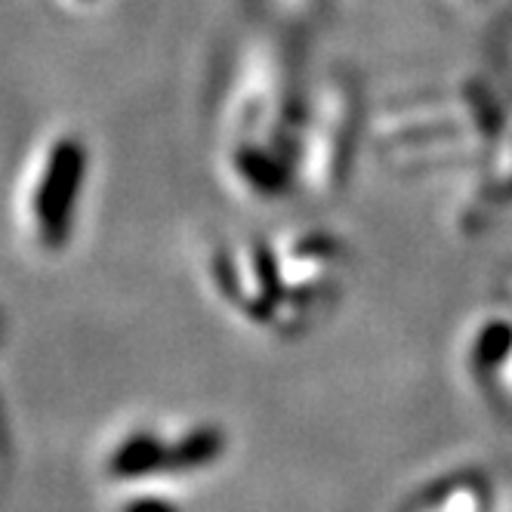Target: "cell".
<instances>
[{"label":"cell","instance_id":"6da1fadb","mask_svg":"<svg viewBox=\"0 0 512 512\" xmlns=\"http://www.w3.org/2000/svg\"><path fill=\"white\" fill-rule=\"evenodd\" d=\"M81 179V152L75 142H59L44 158V173L34 182L31 216L44 241H59V229L65 232V219L71 216V201L78 195Z\"/></svg>","mask_w":512,"mask_h":512}]
</instances>
